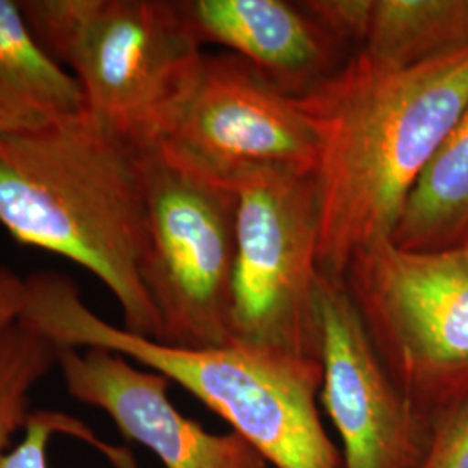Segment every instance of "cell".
Masks as SVG:
<instances>
[{
  "label": "cell",
  "mask_w": 468,
  "mask_h": 468,
  "mask_svg": "<svg viewBox=\"0 0 468 468\" xmlns=\"http://www.w3.org/2000/svg\"><path fill=\"white\" fill-rule=\"evenodd\" d=\"M25 293V280L13 269L0 266V332L16 321Z\"/></svg>",
  "instance_id": "18"
},
{
  "label": "cell",
  "mask_w": 468,
  "mask_h": 468,
  "mask_svg": "<svg viewBox=\"0 0 468 468\" xmlns=\"http://www.w3.org/2000/svg\"><path fill=\"white\" fill-rule=\"evenodd\" d=\"M319 408L342 441L344 468H419L429 431L392 380L342 280L318 286Z\"/></svg>",
  "instance_id": "9"
},
{
  "label": "cell",
  "mask_w": 468,
  "mask_h": 468,
  "mask_svg": "<svg viewBox=\"0 0 468 468\" xmlns=\"http://www.w3.org/2000/svg\"><path fill=\"white\" fill-rule=\"evenodd\" d=\"M468 238V104L404 205L390 241L404 250L460 247Z\"/></svg>",
  "instance_id": "14"
},
{
  "label": "cell",
  "mask_w": 468,
  "mask_h": 468,
  "mask_svg": "<svg viewBox=\"0 0 468 468\" xmlns=\"http://www.w3.org/2000/svg\"><path fill=\"white\" fill-rule=\"evenodd\" d=\"M419 468H468V406L431 429Z\"/></svg>",
  "instance_id": "17"
},
{
  "label": "cell",
  "mask_w": 468,
  "mask_h": 468,
  "mask_svg": "<svg viewBox=\"0 0 468 468\" xmlns=\"http://www.w3.org/2000/svg\"><path fill=\"white\" fill-rule=\"evenodd\" d=\"M233 189V342L319 361L316 177L261 168Z\"/></svg>",
  "instance_id": "6"
},
{
  "label": "cell",
  "mask_w": 468,
  "mask_h": 468,
  "mask_svg": "<svg viewBox=\"0 0 468 468\" xmlns=\"http://www.w3.org/2000/svg\"><path fill=\"white\" fill-rule=\"evenodd\" d=\"M316 129L319 269L390 239L404 205L468 104V48L398 68L352 52L299 98Z\"/></svg>",
  "instance_id": "1"
},
{
  "label": "cell",
  "mask_w": 468,
  "mask_h": 468,
  "mask_svg": "<svg viewBox=\"0 0 468 468\" xmlns=\"http://www.w3.org/2000/svg\"><path fill=\"white\" fill-rule=\"evenodd\" d=\"M0 226L17 245L50 251L98 278L125 330L162 338L143 282L144 151L85 108L34 134L0 137Z\"/></svg>",
  "instance_id": "2"
},
{
  "label": "cell",
  "mask_w": 468,
  "mask_h": 468,
  "mask_svg": "<svg viewBox=\"0 0 468 468\" xmlns=\"http://www.w3.org/2000/svg\"><path fill=\"white\" fill-rule=\"evenodd\" d=\"M82 110L80 85L37 42L19 2L0 0V137L34 134Z\"/></svg>",
  "instance_id": "13"
},
{
  "label": "cell",
  "mask_w": 468,
  "mask_h": 468,
  "mask_svg": "<svg viewBox=\"0 0 468 468\" xmlns=\"http://www.w3.org/2000/svg\"><path fill=\"white\" fill-rule=\"evenodd\" d=\"M19 7L42 49L80 85L85 110L151 150L205 54L185 2L21 0Z\"/></svg>",
  "instance_id": "4"
},
{
  "label": "cell",
  "mask_w": 468,
  "mask_h": 468,
  "mask_svg": "<svg viewBox=\"0 0 468 468\" xmlns=\"http://www.w3.org/2000/svg\"><path fill=\"white\" fill-rule=\"evenodd\" d=\"M302 7L344 48L390 67L468 48V0H307Z\"/></svg>",
  "instance_id": "12"
},
{
  "label": "cell",
  "mask_w": 468,
  "mask_h": 468,
  "mask_svg": "<svg viewBox=\"0 0 468 468\" xmlns=\"http://www.w3.org/2000/svg\"><path fill=\"white\" fill-rule=\"evenodd\" d=\"M185 5L203 46L224 48L295 98L330 79L349 58L301 2L187 0Z\"/></svg>",
  "instance_id": "11"
},
{
  "label": "cell",
  "mask_w": 468,
  "mask_h": 468,
  "mask_svg": "<svg viewBox=\"0 0 468 468\" xmlns=\"http://www.w3.org/2000/svg\"><path fill=\"white\" fill-rule=\"evenodd\" d=\"M342 282L385 368L429 434L468 406V251H357Z\"/></svg>",
  "instance_id": "5"
},
{
  "label": "cell",
  "mask_w": 468,
  "mask_h": 468,
  "mask_svg": "<svg viewBox=\"0 0 468 468\" xmlns=\"http://www.w3.org/2000/svg\"><path fill=\"white\" fill-rule=\"evenodd\" d=\"M25 434L13 450L0 458V468H49L48 448L52 434L63 432L89 441L117 468H134L133 456L118 448L108 446L92 434L84 423L54 410H32L25 423Z\"/></svg>",
  "instance_id": "16"
},
{
  "label": "cell",
  "mask_w": 468,
  "mask_h": 468,
  "mask_svg": "<svg viewBox=\"0 0 468 468\" xmlns=\"http://www.w3.org/2000/svg\"><path fill=\"white\" fill-rule=\"evenodd\" d=\"M144 191L143 282L160 316V342L195 349L231 344L234 189L205 181L148 150Z\"/></svg>",
  "instance_id": "7"
},
{
  "label": "cell",
  "mask_w": 468,
  "mask_h": 468,
  "mask_svg": "<svg viewBox=\"0 0 468 468\" xmlns=\"http://www.w3.org/2000/svg\"><path fill=\"white\" fill-rule=\"evenodd\" d=\"M456 249H463V250L468 251V238L463 241V243H462V245H460V247H456Z\"/></svg>",
  "instance_id": "19"
},
{
  "label": "cell",
  "mask_w": 468,
  "mask_h": 468,
  "mask_svg": "<svg viewBox=\"0 0 468 468\" xmlns=\"http://www.w3.org/2000/svg\"><path fill=\"white\" fill-rule=\"evenodd\" d=\"M58 368L68 394L98 408L118 432L150 450L164 468H269L236 434H212L168 398L170 380L104 349H61Z\"/></svg>",
  "instance_id": "10"
},
{
  "label": "cell",
  "mask_w": 468,
  "mask_h": 468,
  "mask_svg": "<svg viewBox=\"0 0 468 468\" xmlns=\"http://www.w3.org/2000/svg\"><path fill=\"white\" fill-rule=\"evenodd\" d=\"M59 347L19 319L0 332V458L30 417V396L50 369Z\"/></svg>",
  "instance_id": "15"
},
{
  "label": "cell",
  "mask_w": 468,
  "mask_h": 468,
  "mask_svg": "<svg viewBox=\"0 0 468 468\" xmlns=\"http://www.w3.org/2000/svg\"><path fill=\"white\" fill-rule=\"evenodd\" d=\"M17 319L59 349L115 352L181 385L271 467L344 468L321 420L318 359L238 342L195 349L141 336L101 318L71 278L50 271L25 280Z\"/></svg>",
  "instance_id": "3"
},
{
  "label": "cell",
  "mask_w": 468,
  "mask_h": 468,
  "mask_svg": "<svg viewBox=\"0 0 468 468\" xmlns=\"http://www.w3.org/2000/svg\"><path fill=\"white\" fill-rule=\"evenodd\" d=\"M151 151L233 189L261 168L314 174L319 141L299 98L284 94L231 52H205Z\"/></svg>",
  "instance_id": "8"
}]
</instances>
